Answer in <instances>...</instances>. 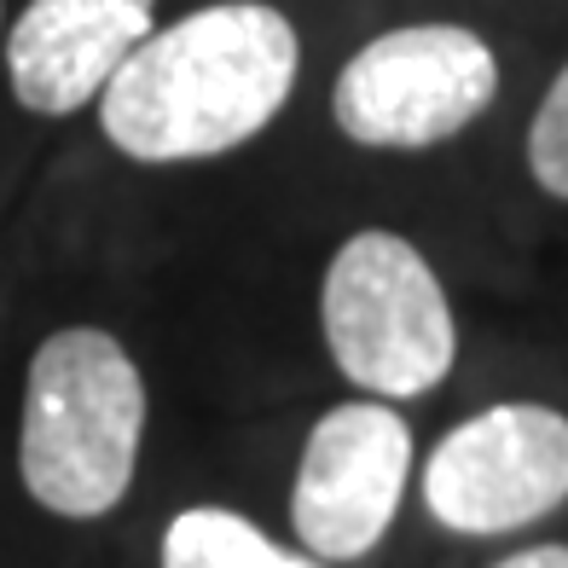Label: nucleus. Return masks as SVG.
<instances>
[{"mask_svg": "<svg viewBox=\"0 0 568 568\" xmlns=\"http://www.w3.org/2000/svg\"><path fill=\"white\" fill-rule=\"evenodd\" d=\"M296 23L221 0L151 30L99 93V128L134 163H197L255 140L296 88Z\"/></svg>", "mask_w": 568, "mask_h": 568, "instance_id": "1", "label": "nucleus"}, {"mask_svg": "<svg viewBox=\"0 0 568 568\" xmlns=\"http://www.w3.org/2000/svg\"><path fill=\"white\" fill-rule=\"evenodd\" d=\"M145 435V377L111 331H53L30 359L18 470L30 499L88 523L134 487Z\"/></svg>", "mask_w": 568, "mask_h": 568, "instance_id": "2", "label": "nucleus"}, {"mask_svg": "<svg viewBox=\"0 0 568 568\" xmlns=\"http://www.w3.org/2000/svg\"><path fill=\"white\" fill-rule=\"evenodd\" d=\"M325 343L348 383L383 400H412L447 383L458 331L442 278L400 232H354L325 267Z\"/></svg>", "mask_w": 568, "mask_h": 568, "instance_id": "3", "label": "nucleus"}, {"mask_svg": "<svg viewBox=\"0 0 568 568\" xmlns=\"http://www.w3.org/2000/svg\"><path fill=\"white\" fill-rule=\"evenodd\" d=\"M499 93L494 47L464 23H406L343 64L331 111L354 145L424 151L464 134Z\"/></svg>", "mask_w": 568, "mask_h": 568, "instance_id": "4", "label": "nucleus"}, {"mask_svg": "<svg viewBox=\"0 0 568 568\" xmlns=\"http://www.w3.org/2000/svg\"><path fill=\"white\" fill-rule=\"evenodd\" d=\"M568 499V418L505 400L464 418L424 464V505L447 534H516Z\"/></svg>", "mask_w": 568, "mask_h": 568, "instance_id": "5", "label": "nucleus"}, {"mask_svg": "<svg viewBox=\"0 0 568 568\" xmlns=\"http://www.w3.org/2000/svg\"><path fill=\"white\" fill-rule=\"evenodd\" d=\"M412 476V429L383 400H348L314 424L296 464L291 523L325 562L366 557L400 516Z\"/></svg>", "mask_w": 568, "mask_h": 568, "instance_id": "6", "label": "nucleus"}, {"mask_svg": "<svg viewBox=\"0 0 568 568\" xmlns=\"http://www.w3.org/2000/svg\"><path fill=\"white\" fill-rule=\"evenodd\" d=\"M151 30L158 0H30L7 36L18 105L36 116L93 105Z\"/></svg>", "mask_w": 568, "mask_h": 568, "instance_id": "7", "label": "nucleus"}, {"mask_svg": "<svg viewBox=\"0 0 568 568\" xmlns=\"http://www.w3.org/2000/svg\"><path fill=\"white\" fill-rule=\"evenodd\" d=\"M163 568H325L314 557H296L239 510L192 505L180 510L163 534Z\"/></svg>", "mask_w": 568, "mask_h": 568, "instance_id": "8", "label": "nucleus"}, {"mask_svg": "<svg viewBox=\"0 0 568 568\" xmlns=\"http://www.w3.org/2000/svg\"><path fill=\"white\" fill-rule=\"evenodd\" d=\"M528 169L551 197H568V64L557 70V82L539 99V116L528 128Z\"/></svg>", "mask_w": 568, "mask_h": 568, "instance_id": "9", "label": "nucleus"}, {"mask_svg": "<svg viewBox=\"0 0 568 568\" xmlns=\"http://www.w3.org/2000/svg\"><path fill=\"white\" fill-rule=\"evenodd\" d=\"M494 568H568V546H528V551H510Z\"/></svg>", "mask_w": 568, "mask_h": 568, "instance_id": "10", "label": "nucleus"}]
</instances>
